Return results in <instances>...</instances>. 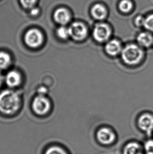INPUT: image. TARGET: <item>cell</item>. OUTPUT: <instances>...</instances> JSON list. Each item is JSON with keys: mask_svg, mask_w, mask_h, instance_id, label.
Masks as SVG:
<instances>
[{"mask_svg": "<svg viewBox=\"0 0 153 154\" xmlns=\"http://www.w3.org/2000/svg\"><path fill=\"white\" fill-rule=\"evenodd\" d=\"M38 94L39 95H45L47 93V90L45 87H40V88H38Z\"/></svg>", "mask_w": 153, "mask_h": 154, "instance_id": "obj_24", "label": "cell"}, {"mask_svg": "<svg viewBox=\"0 0 153 154\" xmlns=\"http://www.w3.org/2000/svg\"><path fill=\"white\" fill-rule=\"evenodd\" d=\"M145 19L144 17L139 15L137 17L135 20V24L138 27H141V26H144V22H145Z\"/></svg>", "mask_w": 153, "mask_h": 154, "instance_id": "obj_22", "label": "cell"}, {"mask_svg": "<svg viewBox=\"0 0 153 154\" xmlns=\"http://www.w3.org/2000/svg\"><path fill=\"white\" fill-rule=\"evenodd\" d=\"M123 46L120 40L111 38L104 44V51L108 56L116 57L120 56Z\"/></svg>", "mask_w": 153, "mask_h": 154, "instance_id": "obj_10", "label": "cell"}, {"mask_svg": "<svg viewBox=\"0 0 153 154\" xmlns=\"http://www.w3.org/2000/svg\"><path fill=\"white\" fill-rule=\"evenodd\" d=\"M43 154H71L67 148L59 144H52L47 146Z\"/></svg>", "mask_w": 153, "mask_h": 154, "instance_id": "obj_15", "label": "cell"}, {"mask_svg": "<svg viewBox=\"0 0 153 154\" xmlns=\"http://www.w3.org/2000/svg\"></svg>", "mask_w": 153, "mask_h": 154, "instance_id": "obj_27", "label": "cell"}, {"mask_svg": "<svg viewBox=\"0 0 153 154\" xmlns=\"http://www.w3.org/2000/svg\"><path fill=\"white\" fill-rule=\"evenodd\" d=\"M21 100L19 94L14 91L4 90L0 93V112L12 115L19 110Z\"/></svg>", "mask_w": 153, "mask_h": 154, "instance_id": "obj_2", "label": "cell"}, {"mask_svg": "<svg viewBox=\"0 0 153 154\" xmlns=\"http://www.w3.org/2000/svg\"><path fill=\"white\" fill-rule=\"evenodd\" d=\"M143 143L136 140H130L122 146L121 154H145Z\"/></svg>", "mask_w": 153, "mask_h": 154, "instance_id": "obj_9", "label": "cell"}, {"mask_svg": "<svg viewBox=\"0 0 153 154\" xmlns=\"http://www.w3.org/2000/svg\"><path fill=\"white\" fill-rule=\"evenodd\" d=\"M56 34L61 40H66L70 38L68 27L66 26H60L56 31Z\"/></svg>", "mask_w": 153, "mask_h": 154, "instance_id": "obj_17", "label": "cell"}, {"mask_svg": "<svg viewBox=\"0 0 153 154\" xmlns=\"http://www.w3.org/2000/svg\"><path fill=\"white\" fill-rule=\"evenodd\" d=\"M38 1V0H19L22 8L28 10L36 6Z\"/></svg>", "mask_w": 153, "mask_h": 154, "instance_id": "obj_19", "label": "cell"}, {"mask_svg": "<svg viewBox=\"0 0 153 154\" xmlns=\"http://www.w3.org/2000/svg\"><path fill=\"white\" fill-rule=\"evenodd\" d=\"M136 43L143 49L149 48L153 46V35L148 31L142 32L137 35Z\"/></svg>", "mask_w": 153, "mask_h": 154, "instance_id": "obj_12", "label": "cell"}, {"mask_svg": "<svg viewBox=\"0 0 153 154\" xmlns=\"http://www.w3.org/2000/svg\"><path fill=\"white\" fill-rule=\"evenodd\" d=\"M145 152H153V137H148L143 143Z\"/></svg>", "mask_w": 153, "mask_h": 154, "instance_id": "obj_21", "label": "cell"}, {"mask_svg": "<svg viewBox=\"0 0 153 154\" xmlns=\"http://www.w3.org/2000/svg\"><path fill=\"white\" fill-rule=\"evenodd\" d=\"M95 140L99 146L110 148L116 145L118 142V137L114 129L104 126L98 128L95 131Z\"/></svg>", "mask_w": 153, "mask_h": 154, "instance_id": "obj_3", "label": "cell"}, {"mask_svg": "<svg viewBox=\"0 0 153 154\" xmlns=\"http://www.w3.org/2000/svg\"></svg>", "mask_w": 153, "mask_h": 154, "instance_id": "obj_26", "label": "cell"}, {"mask_svg": "<svg viewBox=\"0 0 153 154\" xmlns=\"http://www.w3.org/2000/svg\"><path fill=\"white\" fill-rule=\"evenodd\" d=\"M53 19L55 22L60 26H66L70 21V13L67 8H59L54 11Z\"/></svg>", "mask_w": 153, "mask_h": 154, "instance_id": "obj_11", "label": "cell"}, {"mask_svg": "<svg viewBox=\"0 0 153 154\" xmlns=\"http://www.w3.org/2000/svg\"><path fill=\"white\" fill-rule=\"evenodd\" d=\"M11 58L8 53L0 52V69H7L10 64Z\"/></svg>", "mask_w": 153, "mask_h": 154, "instance_id": "obj_16", "label": "cell"}, {"mask_svg": "<svg viewBox=\"0 0 153 154\" xmlns=\"http://www.w3.org/2000/svg\"><path fill=\"white\" fill-rule=\"evenodd\" d=\"M50 108V100L44 95H38L34 98L32 103L34 112L38 115H44L48 112Z\"/></svg>", "mask_w": 153, "mask_h": 154, "instance_id": "obj_8", "label": "cell"}, {"mask_svg": "<svg viewBox=\"0 0 153 154\" xmlns=\"http://www.w3.org/2000/svg\"><path fill=\"white\" fill-rule=\"evenodd\" d=\"M70 38L76 42H82L88 35V29L85 24L81 22H75L68 27Z\"/></svg>", "mask_w": 153, "mask_h": 154, "instance_id": "obj_6", "label": "cell"}, {"mask_svg": "<svg viewBox=\"0 0 153 154\" xmlns=\"http://www.w3.org/2000/svg\"><path fill=\"white\" fill-rule=\"evenodd\" d=\"M120 56L124 65L130 67L136 66L144 58V49L136 43H128L123 46Z\"/></svg>", "mask_w": 153, "mask_h": 154, "instance_id": "obj_1", "label": "cell"}, {"mask_svg": "<svg viewBox=\"0 0 153 154\" xmlns=\"http://www.w3.org/2000/svg\"><path fill=\"white\" fill-rule=\"evenodd\" d=\"M40 13V9L37 6L34 7L29 10V14L31 16L36 17L38 16Z\"/></svg>", "mask_w": 153, "mask_h": 154, "instance_id": "obj_23", "label": "cell"}, {"mask_svg": "<svg viewBox=\"0 0 153 154\" xmlns=\"http://www.w3.org/2000/svg\"><path fill=\"white\" fill-rule=\"evenodd\" d=\"M92 16L94 19L102 21L106 18L108 14V12L106 8L101 4H96L93 5L91 10Z\"/></svg>", "mask_w": 153, "mask_h": 154, "instance_id": "obj_14", "label": "cell"}, {"mask_svg": "<svg viewBox=\"0 0 153 154\" xmlns=\"http://www.w3.org/2000/svg\"><path fill=\"white\" fill-rule=\"evenodd\" d=\"M112 31L109 25L104 23L96 24L92 31V37L95 42L99 44H105L110 40Z\"/></svg>", "mask_w": 153, "mask_h": 154, "instance_id": "obj_4", "label": "cell"}, {"mask_svg": "<svg viewBox=\"0 0 153 154\" xmlns=\"http://www.w3.org/2000/svg\"><path fill=\"white\" fill-rule=\"evenodd\" d=\"M4 81V77L2 74V73H1L0 72V86L2 85V84L3 83Z\"/></svg>", "mask_w": 153, "mask_h": 154, "instance_id": "obj_25", "label": "cell"}, {"mask_svg": "<svg viewBox=\"0 0 153 154\" xmlns=\"http://www.w3.org/2000/svg\"><path fill=\"white\" fill-rule=\"evenodd\" d=\"M137 126L141 132L151 137L153 135V115L149 112L140 115L137 120Z\"/></svg>", "mask_w": 153, "mask_h": 154, "instance_id": "obj_5", "label": "cell"}, {"mask_svg": "<svg viewBox=\"0 0 153 154\" xmlns=\"http://www.w3.org/2000/svg\"><path fill=\"white\" fill-rule=\"evenodd\" d=\"M143 27L147 30V31L153 33V14L149 15L145 18Z\"/></svg>", "mask_w": 153, "mask_h": 154, "instance_id": "obj_20", "label": "cell"}, {"mask_svg": "<svg viewBox=\"0 0 153 154\" xmlns=\"http://www.w3.org/2000/svg\"><path fill=\"white\" fill-rule=\"evenodd\" d=\"M24 41L29 48H38L43 43V34L38 29H31L26 32L24 36Z\"/></svg>", "mask_w": 153, "mask_h": 154, "instance_id": "obj_7", "label": "cell"}, {"mask_svg": "<svg viewBox=\"0 0 153 154\" xmlns=\"http://www.w3.org/2000/svg\"><path fill=\"white\" fill-rule=\"evenodd\" d=\"M6 84L10 88H15L21 84V74L16 71H10L6 74L5 78Z\"/></svg>", "mask_w": 153, "mask_h": 154, "instance_id": "obj_13", "label": "cell"}, {"mask_svg": "<svg viewBox=\"0 0 153 154\" xmlns=\"http://www.w3.org/2000/svg\"><path fill=\"white\" fill-rule=\"evenodd\" d=\"M133 7L132 2L130 0H122L118 5L120 11L124 13L130 12L132 10Z\"/></svg>", "mask_w": 153, "mask_h": 154, "instance_id": "obj_18", "label": "cell"}]
</instances>
